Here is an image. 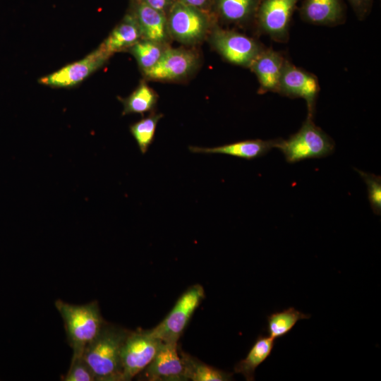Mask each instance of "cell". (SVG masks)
I'll list each match as a JSON object with an SVG mask.
<instances>
[{
  "instance_id": "4316f807",
  "label": "cell",
  "mask_w": 381,
  "mask_h": 381,
  "mask_svg": "<svg viewBox=\"0 0 381 381\" xmlns=\"http://www.w3.org/2000/svg\"><path fill=\"white\" fill-rule=\"evenodd\" d=\"M356 16L359 20H363L370 13L373 0H348Z\"/></svg>"
},
{
  "instance_id": "484cf974",
  "label": "cell",
  "mask_w": 381,
  "mask_h": 381,
  "mask_svg": "<svg viewBox=\"0 0 381 381\" xmlns=\"http://www.w3.org/2000/svg\"><path fill=\"white\" fill-rule=\"evenodd\" d=\"M65 381H95V377L83 356L72 357Z\"/></svg>"
},
{
  "instance_id": "ffe728a7",
  "label": "cell",
  "mask_w": 381,
  "mask_h": 381,
  "mask_svg": "<svg viewBox=\"0 0 381 381\" xmlns=\"http://www.w3.org/2000/svg\"><path fill=\"white\" fill-rule=\"evenodd\" d=\"M185 380L228 381L232 374L208 365L186 353L181 351Z\"/></svg>"
},
{
  "instance_id": "8992f818",
  "label": "cell",
  "mask_w": 381,
  "mask_h": 381,
  "mask_svg": "<svg viewBox=\"0 0 381 381\" xmlns=\"http://www.w3.org/2000/svg\"><path fill=\"white\" fill-rule=\"evenodd\" d=\"M210 42L214 49L227 61L250 68L265 48L255 40L243 34L217 26L211 29Z\"/></svg>"
},
{
  "instance_id": "83f0119b",
  "label": "cell",
  "mask_w": 381,
  "mask_h": 381,
  "mask_svg": "<svg viewBox=\"0 0 381 381\" xmlns=\"http://www.w3.org/2000/svg\"><path fill=\"white\" fill-rule=\"evenodd\" d=\"M207 13L213 8L214 0H176Z\"/></svg>"
},
{
  "instance_id": "7c38bea8",
  "label": "cell",
  "mask_w": 381,
  "mask_h": 381,
  "mask_svg": "<svg viewBox=\"0 0 381 381\" xmlns=\"http://www.w3.org/2000/svg\"><path fill=\"white\" fill-rule=\"evenodd\" d=\"M142 372L146 380H185L177 341H162L155 356Z\"/></svg>"
},
{
  "instance_id": "44dd1931",
  "label": "cell",
  "mask_w": 381,
  "mask_h": 381,
  "mask_svg": "<svg viewBox=\"0 0 381 381\" xmlns=\"http://www.w3.org/2000/svg\"><path fill=\"white\" fill-rule=\"evenodd\" d=\"M310 318V315L305 314L294 307L274 312L267 317L268 336L274 339L284 337L293 329L299 320Z\"/></svg>"
},
{
  "instance_id": "277c9868",
  "label": "cell",
  "mask_w": 381,
  "mask_h": 381,
  "mask_svg": "<svg viewBox=\"0 0 381 381\" xmlns=\"http://www.w3.org/2000/svg\"><path fill=\"white\" fill-rule=\"evenodd\" d=\"M169 36L185 44L201 42L211 30L208 13L175 1L167 13Z\"/></svg>"
},
{
  "instance_id": "cb8c5ba5",
  "label": "cell",
  "mask_w": 381,
  "mask_h": 381,
  "mask_svg": "<svg viewBox=\"0 0 381 381\" xmlns=\"http://www.w3.org/2000/svg\"><path fill=\"white\" fill-rule=\"evenodd\" d=\"M162 116V114L152 113L130 126V132L143 155L152 144L157 123Z\"/></svg>"
},
{
  "instance_id": "30bf717a",
  "label": "cell",
  "mask_w": 381,
  "mask_h": 381,
  "mask_svg": "<svg viewBox=\"0 0 381 381\" xmlns=\"http://www.w3.org/2000/svg\"><path fill=\"white\" fill-rule=\"evenodd\" d=\"M110 56L100 44L97 49L83 59L41 78L39 82L45 85L57 87L75 85L101 68Z\"/></svg>"
},
{
  "instance_id": "f1b7e54d",
  "label": "cell",
  "mask_w": 381,
  "mask_h": 381,
  "mask_svg": "<svg viewBox=\"0 0 381 381\" xmlns=\"http://www.w3.org/2000/svg\"><path fill=\"white\" fill-rule=\"evenodd\" d=\"M167 15L176 0H138Z\"/></svg>"
},
{
  "instance_id": "5b68a950",
  "label": "cell",
  "mask_w": 381,
  "mask_h": 381,
  "mask_svg": "<svg viewBox=\"0 0 381 381\" xmlns=\"http://www.w3.org/2000/svg\"><path fill=\"white\" fill-rule=\"evenodd\" d=\"M161 343L149 330L128 331L121 353L122 381L131 380L141 373L152 361Z\"/></svg>"
},
{
  "instance_id": "9a60e30c",
  "label": "cell",
  "mask_w": 381,
  "mask_h": 381,
  "mask_svg": "<svg viewBox=\"0 0 381 381\" xmlns=\"http://www.w3.org/2000/svg\"><path fill=\"white\" fill-rule=\"evenodd\" d=\"M275 143L276 139L270 140L255 139L238 141L214 147L189 146L188 149L193 153L222 154L252 160L267 154L275 147Z\"/></svg>"
},
{
  "instance_id": "d4e9b609",
  "label": "cell",
  "mask_w": 381,
  "mask_h": 381,
  "mask_svg": "<svg viewBox=\"0 0 381 381\" xmlns=\"http://www.w3.org/2000/svg\"><path fill=\"white\" fill-rule=\"evenodd\" d=\"M368 187V200L373 212L381 214V177L373 174L356 169Z\"/></svg>"
},
{
  "instance_id": "2e32d148",
  "label": "cell",
  "mask_w": 381,
  "mask_h": 381,
  "mask_svg": "<svg viewBox=\"0 0 381 381\" xmlns=\"http://www.w3.org/2000/svg\"><path fill=\"white\" fill-rule=\"evenodd\" d=\"M133 13L139 25L142 39L167 43L169 34L165 13L138 0Z\"/></svg>"
},
{
  "instance_id": "5bb4252c",
  "label": "cell",
  "mask_w": 381,
  "mask_h": 381,
  "mask_svg": "<svg viewBox=\"0 0 381 381\" xmlns=\"http://www.w3.org/2000/svg\"><path fill=\"white\" fill-rule=\"evenodd\" d=\"M300 16L305 22L322 26H334L345 20L341 0H304Z\"/></svg>"
},
{
  "instance_id": "4fadbf2b",
  "label": "cell",
  "mask_w": 381,
  "mask_h": 381,
  "mask_svg": "<svg viewBox=\"0 0 381 381\" xmlns=\"http://www.w3.org/2000/svg\"><path fill=\"white\" fill-rule=\"evenodd\" d=\"M286 59L282 54L265 48L250 65L260 84L259 92H277Z\"/></svg>"
},
{
  "instance_id": "7a4b0ae2",
  "label": "cell",
  "mask_w": 381,
  "mask_h": 381,
  "mask_svg": "<svg viewBox=\"0 0 381 381\" xmlns=\"http://www.w3.org/2000/svg\"><path fill=\"white\" fill-rule=\"evenodd\" d=\"M54 305L63 319L67 341L73 350L72 357L83 356L87 346L106 322L97 301L75 305L58 299Z\"/></svg>"
},
{
  "instance_id": "3957f363",
  "label": "cell",
  "mask_w": 381,
  "mask_h": 381,
  "mask_svg": "<svg viewBox=\"0 0 381 381\" xmlns=\"http://www.w3.org/2000/svg\"><path fill=\"white\" fill-rule=\"evenodd\" d=\"M274 147L282 151L287 162L296 163L331 155L334 142L308 116L301 128L287 140L276 139Z\"/></svg>"
},
{
  "instance_id": "ba28073f",
  "label": "cell",
  "mask_w": 381,
  "mask_h": 381,
  "mask_svg": "<svg viewBox=\"0 0 381 381\" xmlns=\"http://www.w3.org/2000/svg\"><path fill=\"white\" fill-rule=\"evenodd\" d=\"M298 0H262L255 21L258 30L274 41L286 42L291 16Z\"/></svg>"
},
{
  "instance_id": "8fae6325",
  "label": "cell",
  "mask_w": 381,
  "mask_h": 381,
  "mask_svg": "<svg viewBox=\"0 0 381 381\" xmlns=\"http://www.w3.org/2000/svg\"><path fill=\"white\" fill-rule=\"evenodd\" d=\"M198 64L197 54L191 50L167 47L157 64L144 72L155 80H177L189 75Z\"/></svg>"
},
{
  "instance_id": "d6986e66",
  "label": "cell",
  "mask_w": 381,
  "mask_h": 381,
  "mask_svg": "<svg viewBox=\"0 0 381 381\" xmlns=\"http://www.w3.org/2000/svg\"><path fill=\"white\" fill-rule=\"evenodd\" d=\"M274 341L269 336L259 335L246 357L236 364L234 372L243 375L246 380H254L255 369L270 356Z\"/></svg>"
},
{
  "instance_id": "52a82bcc",
  "label": "cell",
  "mask_w": 381,
  "mask_h": 381,
  "mask_svg": "<svg viewBox=\"0 0 381 381\" xmlns=\"http://www.w3.org/2000/svg\"><path fill=\"white\" fill-rule=\"evenodd\" d=\"M205 298L203 287L194 284L178 299L167 316L150 332L162 341L179 340L194 311Z\"/></svg>"
},
{
  "instance_id": "e0dca14e",
  "label": "cell",
  "mask_w": 381,
  "mask_h": 381,
  "mask_svg": "<svg viewBox=\"0 0 381 381\" xmlns=\"http://www.w3.org/2000/svg\"><path fill=\"white\" fill-rule=\"evenodd\" d=\"M142 39V34L133 13L126 14L101 44L109 54L130 48Z\"/></svg>"
},
{
  "instance_id": "ac0fdd59",
  "label": "cell",
  "mask_w": 381,
  "mask_h": 381,
  "mask_svg": "<svg viewBox=\"0 0 381 381\" xmlns=\"http://www.w3.org/2000/svg\"><path fill=\"white\" fill-rule=\"evenodd\" d=\"M262 0H214L213 8L224 22L245 25L255 20Z\"/></svg>"
},
{
  "instance_id": "7402d4cb",
  "label": "cell",
  "mask_w": 381,
  "mask_h": 381,
  "mask_svg": "<svg viewBox=\"0 0 381 381\" xmlns=\"http://www.w3.org/2000/svg\"><path fill=\"white\" fill-rule=\"evenodd\" d=\"M157 99V94L145 83H141L128 97L121 99L123 105L122 114L150 111L156 106Z\"/></svg>"
},
{
  "instance_id": "603a6c76",
  "label": "cell",
  "mask_w": 381,
  "mask_h": 381,
  "mask_svg": "<svg viewBox=\"0 0 381 381\" xmlns=\"http://www.w3.org/2000/svg\"><path fill=\"white\" fill-rule=\"evenodd\" d=\"M167 47L164 44L141 39L129 49L144 73L157 64Z\"/></svg>"
},
{
  "instance_id": "9c48e42d",
  "label": "cell",
  "mask_w": 381,
  "mask_h": 381,
  "mask_svg": "<svg viewBox=\"0 0 381 381\" xmlns=\"http://www.w3.org/2000/svg\"><path fill=\"white\" fill-rule=\"evenodd\" d=\"M320 90L317 77L286 59L277 93L289 98L303 99L308 108V116L313 117Z\"/></svg>"
},
{
  "instance_id": "6da1fadb",
  "label": "cell",
  "mask_w": 381,
  "mask_h": 381,
  "mask_svg": "<svg viewBox=\"0 0 381 381\" xmlns=\"http://www.w3.org/2000/svg\"><path fill=\"white\" fill-rule=\"evenodd\" d=\"M128 331L106 322L84 350L83 359L96 380L122 381L121 353Z\"/></svg>"
}]
</instances>
